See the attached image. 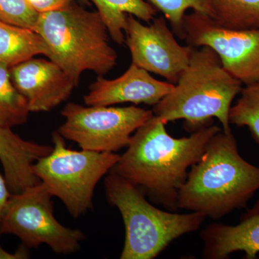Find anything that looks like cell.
<instances>
[{
    "label": "cell",
    "mask_w": 259,
    "mask_h": 259,
    "mask_svg": "<svg viewBox=\"0 0 259 259\" xmlns=\"http://www.w3.org/2000/svg\"><path fill=\"white\" fill-rule=\"evenodd\" d=\"M166 122L153 115L136 130L127 151L114 166L116 171L143 191L153 202L177 209L179 191L211 138L221 129L209 123L189 137L175 139Z\"/></svg>",
    "instance_id": "1"
},
{
    "label": "cell",
    "mask_w": 259,
    "mask_h": 259,
    "mask_svg": "<svg viewBox=\"0 0 259 259\" xmlns=\"http://www.w3.org/2000/svg\"><path fill=\"white\" fill-rule=\"evenodd\" d=\"M259 190V168L245 161L231 133L209 140L179 191L178 208L217 220L243 208Z\"/></svg>",
    "instance_id": "2"
},
{
    "label": "cell",
    "mask_w": 259,
    "mask_h": 259,
    "mask_svg": "<svg viewBox=\"0 0 259 259\" xmlns=\"http://www.w3.org/2000/svg\"><path fill=\"white\" fill-rule=\"evenodd\" d=\"M243 83L232 76L208 47L194 48L190 63L171 93L153 106V115L166 123L185 120L189 129L200 128L216 117L223 132L231 133V104Z\"/></svg>",
    "instance_id": "3"
},
{
    "label": "cell",
    "mask_w": 259,
    "mask_h": 259,
    "mask_svg": "<svg viewBox=\"0 0 259 259\" xmlns=\"http://www.w3.org/2000/svg\"><path fill=\"white\" fill-rule=\"evenodd\" d=\"M34 31L47 42L48 58L60 66L76 86L84 71L103 76L117 64V53L109 42L110 35L98 12L89 11L74 2L40 13Z\"/></svg>",
    "instance_id": "4"
},
{
    "label": "cell",
    "mask_w": 259,
    "mask_h": 259,
    "mask_svg": "<svg viewBox=\"0 0 259 259\" xmlns=\"http://www.w3.org/2000/svg\"><path fill=\"white\" fill-rule=\"evenodd\" d=\"M109 203L120 211L125 228L121 259H152L172 241L199 229L205 219L201 213L177 214L150 204L137 186L112 168L105 179Z\"/></svg>",
    "instance_id": "5"
},
{
    "label": "cell",
    "mask_w": 259,
    "mask_h": 259,
    "mask_svg": "<svg viewBox=\"0 0 259 259\" xmlns=\"http://www.w3.org/2000/svg\"><path fill=\"white\" fill-rule=\"evenodd\" d=\"M52 151L32 165V172L53 197L62 201L74 218L93 207L95 187L120 160L111 152L74 151L58 131L52 134Z\"/></svg>",
    "instance_id": "6"
},
{
    "label": "cell",
    "mask_w": 259,
    "mask_h": 259,
    "mask_svg": "<svg viewBox=\"0 0 259 259\" xmlns=\"http://www.w3.org/2000/svg\"><path fill=\"white\" fill-rule=\"evenodd\" d=\"M52 197L42 182L11 194L2 220L1 234L18 237L29 248L46 244L59 254L77 251L86 236L79 229L62 226L56 219Z\"/></svg>",
    "instance_id": "7"
},
{
    "label": "cell",
    "mask_w": 259,
    "mask_h": 259,
    "mask_svg": "<svg viewBox=\"0 0 259 259\" xmlns=\"http://www.w3.org/2000/svg\"><path fill=\"white\" fill-rule=\"evenodd\" d=\"M65 122L58 132L81 149L115 153L128 146L133 134L153 115L151 110L129 106H83L70 102L61 111Z\"/></svg>",
    "instance_id": "8"
},
{
    "label": "cell",
    "mask_w": 259,
    "mask_h": 259,
    "mask_svg": "<svg viewBox=\"0 0 259 259\" xmlns=\"http://www.w3.org/2000/svg\"><path fill=\"white\" fill-rule=\"evenodd\" d=\"M182 39L193 48H211L243 84L259 82V29L223 28L211 17L193 11L184 18Z\"/></svg>",
    "instance_id": "9"
},
{
    "label": "cell",
    "mask_w": 259,
    "mask_h": 259,
    "mask_svg": "<svg viewBox=\"0 0 259 259\" xmlns=\"http://www.w3.org/2000/svg\"><path fill=\"white\" fill-rule=\"evenodd\" d=\"M125 35L132 64L174 84L188 66L194 49L179 44L164 16L154 18L152 23L145 25L134 15H128Z\"/></svg>",
    "instance_id": "10"
},
{
    "label": "cell",
    "mask_w": 259,
    "mask_h": 259,
    "mask_svg": "<svg viewBox=\"0 0 259 259\" xmlns=\"http://www.w3.org/2000/svg\"><path fill=\"white\" fill-rule=\"evenodd\" d=\"M12 81L28 102L30 112H50L66 101L75 87L52 61L32 59L10 68Z\"/></svg>",
    "instance_id": "11"
},
{
    "label": "cell",
    "mask_w": 259,
    "mask_h": 259,
    "mask_svg": "<svg viewBox=\"0 0 259 259\" xmlns=\"http://www.w3.org/2000/svg\"><path fill=\"white\" fill-rule=\"evenodd\" d=\"M174 87V83L155 79L146 70L131 63L125 72L116 79L99 76L90 85L83 101L88 106H112L125 102L154 106Z\"/></svg>",
    "instance_id": "12"
},
{
    "label": "cell",
    "mask_w": 259,
    "mask_h": 259,
    "mask_svg": "<svg viewBox=\"0 0 259 259\" xmlns=\"http://www.w3.org/2000/svg\"><path fill=\"white\" fill-rule=\"evenodd\" d=\"M204 242L203 258H228L237 251L245 258L254 259L259 253V200L241 216L236 226L211 223L201 232Z\"/></svg>",
    "instance_id": "13"
},
{
    "label": "cell",
    "mask_w": 259,
    "mask_h": 259,
    "mask_svg": "<svg viewBox=\"0 0 259 259\" xmlns=\"http://www.w3.org/2000/svg\"><path fill=\"white\" fill-rule=\"evenodd\" d=\"M53 146L26 141L0 126V162L10 193L18 194L40 183L32 165L52 151Z\"/></svg>",
    "instance_id": "14"
},
{
    "label": "cell",
    "mask_w": 259,
    "mask_h": 259,
    "mask_svg": "<svg viewBox=\"0 0 259 259\" xmlns=\"http://www.w3.org/2000/svg\"><path fill=\"white\" fill-rule=\"evenodd\" d=\"M40 54L49 56V47L41 35L31 29L0 20V63L10 68Z\"/></svg>",
    "instance_id": "15"
},
{
    "label": "cell",
    "mask_w": 259,
    "mask_h": 259,
    "mask_svg": "<svg viewBox=\"0 0 259 259\" xmlns=\"http://www.w3.org/2000/svg\"><path fill=\"white\" fill-rule=\"evenodd\" d=\"M95 5L106 25L112 40L122 45L125 42V31L128 15L149 23L155 18L157 10L145 0H81Z\"/></svg>",
    "instance_id": "16"
},
{
    "label": "cell",
    "mask_w": 259,
    "mask_h": 259,
    "mask_svg": "<svg viewBox=\"0 0 259 259\" xmlns=\"http://www.w3.org/2000/svg\"><path fill=\"white\" fill-rule=\"evenodd\" d=\"M212 4L213 19L223 28L259 29V0H212Z\"/></svg>",
    "instance_id": "17"
},
{
    "label": "cell",
    "mask_w": 259,
    "mask_h": 259,
    "mask_svg": "<svg viewBox=\"0 0 259 259\" xmlns=\"http://www.w3.org/2000/svg\"><path fill=\"white\" fill-rule=\"evenodd\" d=\"M30 112L26 99L12 81L9 66L0 63V126L12 129L24 125Z\"/></svg>",
    "instance_id": "18"
},
{
    "label": "cell",
    "mask_w": 259,
    "mask_h": 259,
    "mask_svg": "<svg viewBox=\"0 0 259 259\" xmlns=\"http://www.w3.org/2000/svg\"><path fill=\"white\" fill-rule=\"evenodd\" d=\"M229 112L230 124L246 126L259 146V82L245 85Z\"/></svg>",
    "instance_id": "19"
},
{
    "label": "cell",
    "mask_w": 259,
    "mask_h": 259,
    "mask_svg": "<svg viewBox=\"0 0 259 259\" xmlns=\"http://www.w3.org/2000/svg\"><path fill=\"white\" fill-rule=\"evenodd\" d=\"M156 10L163 13L171 24L177 36L183 38V22L187 10L202 13L213 18L212 0H147Z\"/></svg>",
    "instance_id": "20"
},
{
    "label": "cell",
    "mask_w": 259,
    "mask_h": 259,
    "mask_svg": "<svg viewBox=\"0 0 259 259\" xmlns=\"http://www.w3.org/2000/svg\"><path fill=\"white\" fill-rule=\"evenodd\" d=\"M39 13L27 0H0V20L34 30Z\"/></svg>",
    "instance_id": "21"
},
{
    "label": "cell",
    "mask_w": 259,
    "mask_h": 259,
    "mask_svg": "<svg viewBox=\"0 0 259 259\" xmlns=\"http://www.w3.org/2000/svg\"><path fill=\"white\" fill-rule=\"evenodd\" d=\"M32 8L38 13H47L64 8L74 0H27Z\"/></svg>",
    "instance_id": "22"
},
{
    "label": "cell",
    "mask_w": 259,
    "mask_h": 259,
    "mask_svg": "<svg viewBox=\"0 0 259 259\" xmlns=\"http://www.w3.org/2000/svg\"><path fill=\"white\" fill-rule=\"evenodd\" d=\"M11 195L5 177L0 173V226L7 203Z\"/></svg>",
    "instance_id": "23"
},
{
    "label": "cell",
    "mask_w": 259,
    "mask_h": 259,
    "mask_svg": "<svg viewBox=\"0 0 259 259\" xmlns=\"http://www.w3.org/2000/svg\"><path fill=\"white\" fill-rule=\"evenodd\" d=\"M0 233V236H1ZM28 247L23 244L20 245L15 253H11L3 249L0 243V259H25L30 258V251Z\"/></svg>",
    "instance_id": "24"
}]
</instances>
